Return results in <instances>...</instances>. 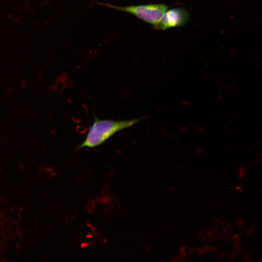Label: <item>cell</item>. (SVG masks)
I'll return each instance as SVG.
<instances>
[{
    "instance_id": "2",
    "label": "cell",
    "mask_w": 262,
    "mask_h": 262,
    "mask_svg": "<svg viewBox=\"0 0 262 262\" xmlns=\"http://www.w3.org/2000/svg\"><path fill=\"white\" fill-rule=\"evenodd\" d=\"M100 4L110 8L130 13L153 25L155 29L158 25L168 7L164 3H152L128 6H116L108 3Z\"/></svg>"
},
{
    "instance_id": "1",
    "label": "cell",
    "mask_w": 262,
    "mask_h": 262,
    "mask_svg": "<svg viewBox=\"0 0 262 262\" xmlns=\"http://www.w3.org/2000/svg\"><path fill=\"white\" fill-rule=\"evenodd\" d=\"M145 117L131 119L115 120L99 119L96 115L83 142L77 149L83 147L94 148L105 143L116 133L135 125Z\"/></svg>"
},
{
    "instance_id": "3",
    "label": "cell",
    "mask_w": 262,
    "mask_h": 262,
    "mask_svg": "<svg viewBox=\"0 0 262 262\" xmlns=\"http://www.w3.org/2000/svg\"><path fill=\"white\" fill-rule=\"evenodd\" d=\"M190 14L183 7H175L166 10L156 29L166 30L186 25L189 21Z\"/></svg>"
}]
</instances>
